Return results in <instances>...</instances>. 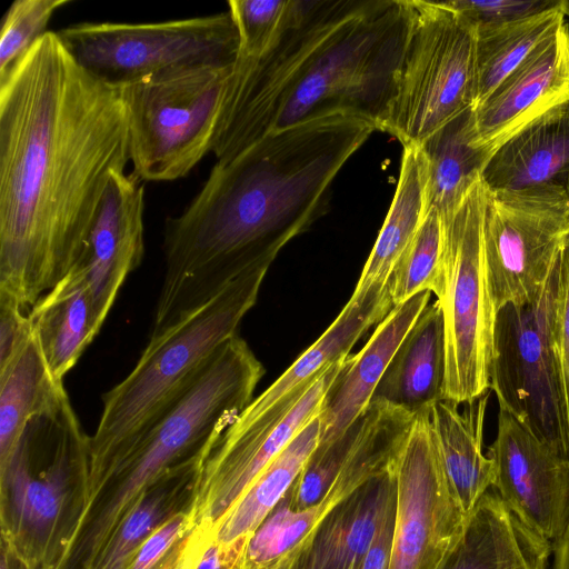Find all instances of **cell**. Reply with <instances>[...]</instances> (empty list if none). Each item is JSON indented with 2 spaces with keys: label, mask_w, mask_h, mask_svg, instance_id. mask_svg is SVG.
<instances>
[{
  "label": "cell",
  "mask_w": 569,
  "mask_h": 569,
  "mask_svg": "<svg viewBox=\"0 0 569 569\" xmlns=\"http://www.w3.org/2000/svg\"><path fill=\"white\" fill-rule=\"evenodd\" d=\"M480 180L502 199L569 208V102L501 142Z\"/></svg>",
  "instance_id": "2e32d148"
},
{
  "label": "cell",
  "mask_w": 569,
  "mask_h": 569,
  "mask_svg": "<svg viewBox=\"0 0 569 569\" xmlns=\"http://www.w3.org/2000/svg\"><path fill=\"white\" fill-rule=\"evenodd\" d=\"M413 18L385 130L421 146L473 108L476 28L443 1L411 0Z\"/></svg>",
  "instance_id": "ba28073f"
},
{
  "label": "cell",
  "mask_w": 569,
  "mask_h": 569,
  "mask_svg": "<svg viewBox=\"0 0 569 569\" xmlns=\"http://www.w3.org/2000/svg\"><path fill=\"white\" fill-rule=\"evenodd\" d=\"M69 0H16L1 22L0 83L47 32L52 14Z\"/></svg>",
  "instance_id": "1f68e13d"
},
{
  "label": "cell",
  "mask_w": 569,
  "mask_h": 569,
  "mask_svg": "<svg viewBox=\"0 0 569 569\" xmlns=\"http://www.w3.org/2000/svg\"><path fill=\"white\" fill-rule=\"evenodd\" d=\"M28 313L50 371L63 380L99 333L82 267L76 263Z\"/></svg>",
  "instance_id": "cb8c5ba5"
},
{
  "label": "cell",
  "mask_w": 569,
  "mask_h": 569,
  "mask_svg": "<svg viewBox=\"0 0 569 569\" xmlns=\"http://www.w3.org/2000/svg\"><path fill=\"white\" fill-rule=\"evenodd\" d=\"M428 166L420 146L403 147L395 196L375 246L355 288V295L383 288L421 227L427 210Z\"/></svg>",
  "instance_id": "d4e9b609"
},
{
  "label": "cell",
  "mask_w": 569,
  "mask_h": 569,
  "mask_svg": "<svg viewBox=\"0 0 569 569\" xmlns=\"http://www.w3.org/2000/svg\"><path fill=\"white\" fill-rule=\"evenodd\" d=\"M492 488L526 526L555 542L569 526V457L499 408L497 435L487 450Z\"/></svg>",
  "instance_id": "9a60e30c"
},
{
  "label": "cell",
  "mask_w": 569,
  "mask_h": 569,
  "mask_svg": "<svg viewBox=\"0 0 569 569\" xmlns=\"http://www.w3.org/2000/svg\"><path fill=\"white\" fill-rule=\"evenodd\" d=\"M445 375L443 316L436 300L422 310L408 331L371 401L421 412L443 398Z\"/></svg>",
  "instance_id": "7402d4cb"
},
{
  "label": "cell",
  "mask_w": 569,
  "mask_h": 569,
  "mask_svg": "<svg viewBox=\"0 0 569 569\" xmlns=\"http://www.w3.org/2000/svg\"><path fill=\"white\" fill-rule=\"evenodd\" d=\"M345 361L331 365L260 417H237L206 449L188 506L193 527L209 525L216 530L261 471L320 413Z\"/></svg>",
  "instance_id": "7c38bea8"
},
{
  "label": "cell",
  "mask_w": 569,
  "mask_h": 569,
  "mask_svg": "<svg viewBox=\"0 0 569 569\" xmlns=\"http://www.w3.org/2000/svg\"><path fill=\"white\" fill-rule=\"evenodd\" d=\"M549 540L526 526L490 488L468 515L439 569H547Z\"/></svg>",
  "instance_id": "44dd1931"
},
{
  "label": "cell",
  "mask_w": 569,
  "mask_h": 569,
  "mask_svg": "<svg viewBox=\"0 0 569 569\" xmlns=\"http://www.w3.org/2000/svg\"><path fill=\"white\" fill-rule=\"evenodd\" d=\"M396 497L393 463L336 503L297 548L287 569H359Z\"/></svg>",
  "instance_id": "d6986e66"
},
{
  "label": "cell",
  "mask_w": 569,
  "mask_h": 569,
  "mask_svg": "<svg viewBox=\"0 0 569 569\" xmlns=\"http://www.w3.org/2000/svg\"><path fill=\"white\" fill-rule=\"evenodd\" d=\"M12 557L8 550L1 546V566L0 569H11Z\"/></svg>",
  "instance_id": "60d3db41"
},
{
  "label": "cell",
  "mask_w": 569,
  "mask_h": 569,
  "mask_svg": "<svg viewBox=\"0 0 569 569\" xmlns=\"http://www.w3.org/2000/svg\"><path fill=\"white\" fill-rule=\"evenodd\" d=\"M552 569H569V526L565 533L553 542Z\"/></svg>",
  "instance_id": "ab89813d"
},
{
  "label": "cell",
  "mask_w": 569,
  "mask_h": 569,
  "mask_svg": "<svg viewBox=\"0 0 569 569\" xmlns=\"http://www.w3.org/2000/svg\"><path fill=\"white\" fill-rule=\"evenodd\" d=\"M568 231V207L508 200L486 191L483 254L496 311L540 293Z\"/></svg>",
  "instance_id": "5bb4252c"
},
{
  "label": "cell",
  "mask_w": 569,
  "mask_h": 569,
  "mask_svg": "<svg viewBox=\"0 0 569 569\" xmlns=\"http://www.w3.org/2000/svg\"><path fill=\"white\" fill-rule=\"evenodd\" d=\"M289 0H230L228 11L239 36V56L256 57L273 41Z\"/></svg>",
  "instance_id": "d6a6232c"
},
{
  "label": "cell",
  "mask_w": 569,
  "mask_h": 569,
  "mask_svg": "<svg viewBox=\"0 0 569 569\" xmlns=\"http://www.w3.org/2000/svg\"><path fill=\"white\" fill-rule=\"evenodd\" d=\"M231 67L174 69L120 88L131 172L142 182L183 178L211 152Z\"/></svg>",
  "instance_id": "52a82bcc"
},
{
  "label": "cell",
  "mask_w": 569,
  "mask_h": 569,
  "mask_svg": "<svg viewBox=\"0 0 569 569\" xmlns=\"http://www.w3.org/2000/svg\"><path fill=\"white\" fill-rule=\"evenodd\" d=\"M412 18L411 0H369L308 62L272 132L331 114L361 118L383 131Z\"/></svg>",
  "instance_id": "5b68a950"
},
{
  "label": "cell",
  "mask_w": 569,
  "mask_h": 569,
  "mask_svg": "<svg viewBox=\"0 0 569 569\" xmlns=\"http://www.w3.org/2000/svg\"><path fill=\"white\" fill-rule=\"evenodd\" d=\"M129 161L120 88L47 31L0 83V297L29 311L73 268Z\"/></svg>",
  "instance_id": "6da1fadb"
},
{
  "label": "cell",
  "mask_w": 569,
  "mask_h": 569,
  "mask_svg": "<svg viewBox=\"0 0 569 569\" xmlns=\"http://www.w3.org/2000/svg\"><path fill=\"white\" fill-rule=\"evenodd\" d=\"M143 210V182L132 172H114L77 262L87 276L98 331L126 279L141 264Z\"/></svg>",
  "instance_id": "e0dca14e"
},
{
  "label": "cell",
  "mask_w": 569,
  "mask_h": 569,
  "mask_svg": "<svg viewBox=\"0 0 569 569\" xmlns=\"http://www.w3.org/2000/svg\"><path fill=\"white\" fill-rule=\"evenodd\" d=\"M486 191L479 179L442 218L443 284L440 303L446 340L443 398L463 405L490 389L497 311L486 273L482 220Z\"/></svg>",
  "instance_id": "9c48e42d"
},
{
  "label": "cell",
  "mask_w": 569,
  "mask_h": 569,
  "mask_svg": "<svg viewBox=\"0 0 569 569\" xmlns=\"http://www.w3.org/2000/svg\"><path fill=\"white\" fill-rule=\"evenodd\" d=\"M397 497L387 510L359 569H388L396 521Z\"/></svg>",
  "instance_id": "f35d334b"
},
{
  "label": "cell",
  "mask_w": 569,
  "mask_h": 569,
  "mask_svg": "<svg viewBox=\"0 0 569 569\" xmlns=\"http://www.w3.org/2000/svg\"><path fill=\"white\" fill-rule=\"evenodd\" d=\"M209 525L193 527L181 540L162 569H197V566L214 538Z\"/></svg>",
  "instance_id": "74e56055"
},
{
  "label": "cell",
  "mask_w": 569,
  "mask_h": 569,
  "mask_svg": "<svg viewBox=\"0 0 569 569\" xmlns=\"http://www.w3.org/2000/svg\"><path fill=\"white\" fill-rule=\"evenodd\" d=\"M558 279L557 257L532 301L497 311L490 390L499 408L569 457V426L553 335Z\"/></svg>",
  "instance_id": "8fae6325"
},
{
  "label": "cell",
  "mask_w": 569,
  "mask_h": 569,
  "mask_svg": "<svg viewBox=\"0 0 569 569\" xmlns=\"http://www.w3.org/2000/svg\"><path fill=\"white\" fill-rule=\"evenodd\" d=\"M33 333L28 311L0 297V370L26 347Z\"/></svg>",
  "instance_id": "8d00e7d4"
},
{
  "label": "cell",
  "mask_w": 569,
  "mask_h": 569,
  "mask_svg": "<svg viewBox=\"0 0 569 569\" xmlns=\"http://www.w3.org/2000/svg\"><path fill=\"white\" fill-rule=\"evenodd\" d=\"M66 392L63 380L50 371L33 331L26 347L0 370V471L12 458L29 421Z\"/></svg>",
  "instance_id": "83f0119b"
},
{
  "label": "cell",
  "mask_w": 569,
  "mask_h": 569,
  "mask_svg": "<svg viewBox=\"0 0 569 569\" xmlns=\"http://www.w3.org/2000/svg\"><path fill=\"white\" fill-rule=\"evenodd\" d=\"M57 34L81 68L116 88L174 69L232 66L239 51L229 11L156 23L83 22Z\"/></svg>",
  "instance_id": "30bf717a"
},
{
  "label": "cell",
  "mask_w": 569,
  "mask_h": 569,
  "mask_svg": "<svg viewBox=\"0 0 569 569\" xmlns=\"http://www.w3.org/2000/svg\"><path fill=\"white\" fill-rule=\"evenodd\" d=\"M473 26L505 23L561 6L562 0H450L443 1Z\"/></svg>",
  "instance_id": "836d02e7"
},
{
  "label": "cell",
  "mask_w": 569,
  "mask_h": 569,
  "mask_svg": "<svg viewBox=\"0 0 569 569\" xmlns=\"http://www.w3.org/2000/svg\"><path fill=\"white\" fill-rule=\"evenodd\" d=\"M569 102V27L563 22L473 108V143L492 151L507 138Z\"/></svg>",
  "instance_id": "ac0fdd59"
},
{
  "label": "cell",
  "mask_w": 569,
  "mask_h": 569,
  "mask_svg": "<svg viewBox=\"0 0 569 569\" xmlns=\"http://www.w3.org/2000/svg\"><path fill=\"white\" fill-rule=\"evenodd\" d=\"M369 0H289L271 44L259 56L237 54L228 77L211 152L228 161L273 130L289 89L320 47Z\"/></svg>",
  "instance_id": "8992f818"
},
{
  "label": "cell",
  "mask_w": 569,
  "mask_h": 569,
  "mask_svg": "<svg viewBox=\"0 0 569 569\" xmlns=\"http://www.w3.org/2000/svg\"><path fill=\"white\" fill-rule=\"evenodd\" d=\"M377 129L331 114L273 131L216 161L189 204L167 219L164 273L150 335H158L262 261L329 209L331 184Z\"/></svg>",
  "instance_id": "7a4b0ae2"
},
{
  "label": "cell",
  "mask_w": 569,
  "mask_h": 569,
  "mask_svg": "<svg viewBox=\"0 0 569 569\" xmlns=\"http://www.w3.org/2000/svg\"><path fill=\"white\" fill-rule=\"evenodd\" d=\"M395 476L397 506L388 569H439L468 515L443 471L429 409L416 415L395 462Z\"/></svg>",
  "instance_id": "4fadbf2b"
},
{
  "label": "cell",
  "mask_w": 569,
  "mask_h": 569,
  "mask_svg": "<svg viewBox=\"0 0 569 569\" xmlns=\"http://www.w3.org/2000/svg\"><path fill=\"white\" fill-rule=\"evenodd\" d=\"M271 261L231 280L204 305L150 336L132 370L102 396L90 436L87 500L96 501L114 469L196 383L253 307Z\"/></svg>",
  "instance_id": "3957f363"
},
{
  "label": "cell",
  "mask_w": 569,
  "mask_h": 569,
  "mask_svg": "<svg viewBox=\"0 0 569 569\" xmlns=\"http://www.w3.org/2000/svg\"><path fill=\"white\" fill-rule=\"evenodd\" d=\"M192 528L186 507L151 533L136 551L126 569H162Z\"/></svg>",
  "instance_id": "d590c367"
},
{
  "label": "cell",
  "mask_w": 569,
  "mask_h": 569,
  "mask_svg": "<svg viewBox=\"0 0 569 569\" xmlns=\"http://www.w3.org/2000/svg\"><path fill=\"white\" fill-rule=\"evenodd\" d=\"M488 392L470 402L440 399L429 408V423L439 458L463 511L469 515L493 486L496 470L482 451Z\"/></svg>",
  "instance_id": "603a6c76"
},
{
  "label": "cell",
  "mask_w": 569,
  "mask_h": 569,
  "mask_svg": "<svg viewBox=\"0 0 569 569\" xmlns=\"http://www.w3.org/2000/svg\"><path fill=\"white\" fill-rule=\"evenodd\" d=\"M204 449L168 470L128 515L97 569H126L151 533L189 506Z\"/></svg>",
  "instance_id": "f546056e"
},
{
  "label": "cell",
  "mask_w": 569,
  "mask_h": 569,
  "mask_svg": "<svg viewBox=\"0 0 569 569\" xmlns=\"http://www.w3.org/2000/svg\"><path fill=\"white\" fill-rule=\"evenodd\" d=\"M558 261L559 279L555 306L553 335L563 405L569 426V231L561 243Z\"/></svg>",
  "instance_id": "e575fe53"
},
{
  "label": "cell",
  "mask_w": 569,
  "mask_h": 569,
  "mask_svg": "<svg viewBox=\"0 0 569 569\" xmlns=\"http://www.w3.org/2000/svg\"><path fill=\"white\" fill-rule=\"evenodd\" d=\"M443 220L437 210L430 209L388 281L393 307L423 291L440 297L443 284Z\"/></svg>",
  "instance_id": "4dcf8cb0"
},
{
  "label": "cell",
  "mask_w": 569,
  "mask_h": 569,
  "mask_svg": "<svg viewBox=\"0 0 569 569\" xmlns=\"http://www.w3.org/2000/svg\"><path fill=\"white\" fill-rule=\"evenodd\" d=\"M427 159V210L450 214L475 183L491 154L473 143V108L446 123L421 146Z\"/></svg>",
  "instance_id": "4316f807"
},
{
  "label": "cell",
  "mask_w": 569,
  "mask_h": 569,
  "mask_svg": "<svg viewBox=\"0 0 569 569\" xmlns=\"http://www.w3.org/2000/svg\"><path fill=\"white\" fill-rule=\"evenodd\" d=\"M431 292H420L395 306L343 368L330 387L321 411L318 446L341 437L365 412L373 393L408 331L428 306Z\"/></svg>",
  "instance_id": "ffe728a7"
},
{
  "label": "cell",
  "mask_w": 569,
  "mask_h": 569,
  "mask_svg": "<svg viewBox=\"0 0 569 569\" xmlns=\"http://www.w3.org/2000/svg\"><path fill=\"white\" fill-rule=\"evenodd\" d=\"M320 413L261 471L214 530L222 549L246 546L302 471L319 443Z\"/></svg>",
  "instance_id": "484cf974"
},
{
  "label": "cell",
  "mask_w": 569,
  "mask_h": 569,
  "mask_svg": "<svg viewBox=\"0 0 569 569\" xmlns=\"http://www.w3.org/2000/svg\"><path fill=\"white\" fill-rule=\"evenodd\" d=\"M565 22L560 7L527 18L476 28L475 106L481 103Z\"/></svg>",
  "instance_id": "f1b7e54d"
},
{
  "label": "cell",
  "mask_w": 569,
  "mask_h": 569,
  "mask_svg": "<svg viewBox=\"0 0 569 569\" xmlns=\"http://www.w3.org/2000/svg\"><path fill=\"white\" fill-rule=\"evenodd\" d=\"M562 11L565 13V17H569V0H562Z\"/></svg>",
  "instance_id": "b9f144b4"
},
{
  "label": "cell",
  "mask_w": 569,
  "mask_h": 569,
  "mask_svg": "<svg viewBox=\"0 0 569 569\" xmlns=\"http://www.w3.org/2000/svg\"><path fill=\"white\" fill-rule=\"evenodd\" d=\"M90 437L66 392L32 418L0 471L2 546L22 569H54L86 507Z\"/></svg>",
  "instance_id": "277c9868"
}]
</instances>
